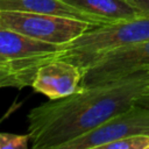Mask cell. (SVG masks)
Returning <instances> with one entry per match:
<instances>
[{
	"label": "cell",
	"mask_w": 149,
	"mask_h": 149,
	"mask_svg": "<svg viewBox=\"0 0 149 149\" xmlns=\"http://www.w3.org/2000/svg\"><path fill=\"white\" fill-rule=\"evenodd\" d=\"M149 134V107L133 104L97 128L63 144L61 149H94L123 137Z\"/></svg>",
	"instance_id": "obj_4"
},
{
	"label": "cell",
	"mask_w": 149,
	"mask_h": 149,
	"mask_svg": "<svg viewBox=\"0 0 149 149\" xmlns=\"http://www.w3.org/2000/svg\"><path fill=\"white\" fill-rule=\"evenodd\" d=\"M2 87H5V86H3L2 84H0V88H2Z\"/></svg>",
	"instance_id": "obj_16"
},
{
	"label": "cell",
	"mask_w": 149,
	"mask_h": 149,
	"mask_svg": "<svg viewBox=\"0 0 149 149\" xmlns=\"http://www.w3.org/2000/svg\"><path fill=\"white\" fill-rule=\"evenodd\" d=\"M102 149H149V134H137L107 143Z\"/></svg>",
	"instance_id": "obj_11"
},
{
	"label": "cell",
	"mask_w": 149,
	"mask_h": 149,
	"mask_svg": "<svg viewBox=\"0 0 149 149\" xmlns=\"http://www.w3.org/2000/svg\"><path fill=\"white\" fill-rule=\"evenodd\" d=\"M0 10H16L29 12L38 14H50L58 16H66L86 21L92 26L104 24L100 20L88 15L62 0H0Z\"/></svg>",
	"instance_id": "obj_8"
},
{
	"label": "cell",
	"mask_w": 149,
	"mask_h": 149,
	"mask_svg": "<svg viewBox=\"0 0 149 149\" xmlns=\"http://www.w3.org/2000/svg\"><path fill=\"white\" fill-rule=\"evenodd\" d=\"M0 27L8 28L37 41L64 47L85 33L92 24L66 16L0 10Z\"/></svg>",
	"instance_id": "obj_3"
},
{
	"label": "cell",
	"mask_w": 149,
	"mask_h": 149,
	"mask_svg": "<svg viewBox=\"0 0 149 149\" xmlns=\"http://www.w3.org/2000/svg\"><path fill=\"white\" fill-rule=\"evenodd\" d=\"M94 16L102 23H113L143 16L128 0H62Z\"/></svg>",
	"instance_id": "obj_9"
},
{
	"label": "cell",
	"mask_w": 149,
	"mask_h": 149,
	"mask_svg": "<svg viewBox=\"0 0 149 149\" xmlns=\"http://www.w3.org/2000/svg\"><path fill=\"white\" fill-rule=\"evenodd\" d=\"M149 68V40L108 52L88 66L80 86H91Z\"/></svg>",
	"instance_id": "obj_5"
},
{
	"label": "cell",
	"mask_w": 149,
	"mask_h": 149,
	"mask_svg": "<svg viewBox=\"0 0 149 149\" xmlns=\"http://www.w3.org/2000/svg\"><path fill=\"white\" fill-rule=\"evenodd\" d=\"M146 40H149V16L92 26L65 44L56 58L73 63L84 73L104 55Z\"/></svg>",
	"instance_id": "obj_2"
},
{
	"label": "cell",
	"mask_w": 149,
	"mask_h": 149,
	"mask_svg": "<svg viewBox=\"0 0 149 149\" xmlns=\"http://www.w3.org/2000/svg\"><path fill=\"white\" fill-rule=\"evenodd\" d=\"M83 74V71L73 63L52 58L36 69L31 86L51 100L61 99L79 90Z\"/></svg>",
	"instance_id": "obj_6"
},
{
	"label": "cell",
	"mask_w": 149,
	"mask_h": 149,
	"mask_svg": "<svg viewBox=\"0 0 149 149\" xmlns=\"http://www.w3.org/2000/svg\"><path fill=\"white\" fill-rule=\"evenodd\" d=\"M149 86V68L118 79L80 86L74 93L49 100L27 115L33 149H61L126 111Z\"/></svg>",
	"instance_id": "obj_1"
},
{
	"label": "cell",
	"mask_w": 149,
	"mask_h": 149,
	"mask_svg": "<svg viewBox=\"0 0 149 149\" xmlns=\"http://www.w3.org/2000/svg\"><path fill=\"white\" fill-rule=\"evenodd\" d=\"M143 16H149V0H128Z\"/></svg>",
	"instance_id": "obj_14"
},
{
	"label": "cell",
	"mask_w": 149,
	"mask_h": 149,
	"mask_svg": "<svg viewBox=\"0 0 149 149\" xmlns=\"http://www.w3.org/2000/svg\"><path fill=\"white\" fill-rule=\"evenodd\" d=\"M37 68L36 66H31V65H27V64H22V63L15 62V61H12L6 56L0 55V70H17V71L33 70V71H35Z\"/></svg>",
	"instance_id": "obj_13"
},
{
	"label": "cell",
	"mask_w": 149,
	"mask_h": 149,
	"mask_svg": "<svg viewBox=\"0 0 149 149\" xmlns=\"http://www.w3.org/2000/svg\"><path fill=\"white\" fill-rule=\"evenodd\" d=\"M63 51V47L37 41L8 28L0 27V55L12 61L40 66L56 58Z\"/></svg>",
	"instance_id": "obj_7"
},
{
	"label": "cell",
	"mask_w": 149,
	"mask_h": 149,
	"mask_svg": "<svg viewBox=\"0 0 149 149\" xmlns=\"http://www.w3.org/2000/svg\"><path fill=\"white\" fill-rule=\"evenodd\" d=\"M29 135H16L8 133H0V149H27Z\"/></svg>",
	"instance_id": "obj_12"
},
{
	"label": "cell",
	"mask_w": 149,
	"mask_h": 149,
	"mask_svg": "<svg viewBox=\"0 0 149 149\" xmlns=\"http://www.w3.org/2000/svg\"><path fill=\"white\" fill-rule=\"evenodd\" d=\"M35 71L33 70H22V71L0 70V84H2L5 87H16V88L31 85Z\"/></svg>",
	"instance_id": "obj_10"
},
{
	"label": "cell",
	"mask_w": 149,
	"mask_h": 149,
	"mask_svg": "<svg viewBox=\"0 0 149 149\" xmlns=\"http://www.w3.org/2000/svg\"><path fill=\"white\" fill-rule=\"evenodd\" d=\"M135 104H139L141 106L149 107V86H147V88L143 91V93L136 99Z\"/></svg>",
	"instance_id": "obj_15"
}]
</instances>
